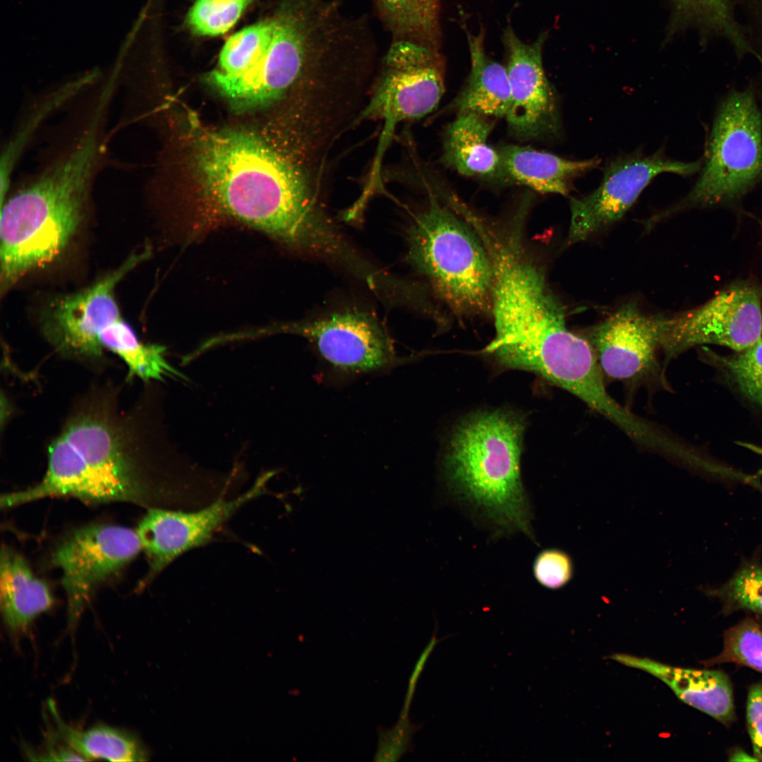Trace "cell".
<instances>
[{
	"mask_svg": "<svg viewBox=\"0 0 762 762\" xmlns=\"http://www.w3.org/2000/svg\"><path fill=\"white\" fill-rule=\"evenodd\" d=\"M143 401L124 406L112 384L81 396L47 449L44 477L3 495L13 508L72 497L89 504L129 502L147 509L198 504L202 485L181 473Z\"/></svg>",
	"mask_w": 762,
	"mask_h": 762,
	"instance_id": "1",
	"label": "cell"
},
{
	"mask_svg": "<svg viewBox=\"0 0 762 762\" xmlns=\"http://www.w3.org/2000/svg\"><path fill=\"white\" fill-rule=\"evenodd\" d=\"M195 141L203 197L214 215L337 267L353 262L357 249L320 200L318 157L296 162L241 131H205Z\"/></svg>",
	"mask_w": 762,
	"mask_h": 762,
	"instance_id": "2",
	"label": "cell"
},
{
	"mask_svg": "<svg viewBox=\"0 0 762 762\" xmlns=\"http://www.w3.org/2000/svg\"><path fill=\"white\" fill-rule=\"evenodd\" d=\"M107 144L94 128L77 131L1 205L2 291L65 249L83 217Z\"/></svg>",
	"mask_w": 762,
	"mask_h": 762,
	"instance_id": "3",
	"label": "cell"
},
{
	"mask_svg": "<svg viewBox=\"0 0 762 762\" xmlns=\"http://www.w3.org/2000/svg\"><path fill=\"white\" fill-rule=\"evenodd\" d=\"M524 423L507 411L466 418L454 430L445 460L452 488L497 528L532 537L520 459Z\"/></svg>",
	"mask_w": 762,
	"mask_h": 762,
	"instance_id": "4",
	"label": "cell"
},
{
	"mask_svg": "<svg viewBox=\"0 0 762 762\" xmlns=\"http://www.w3.org/2000/svg\"><path fill=\"white\" fill-rule=\"evenodd\" d=\"M430 195L406 231V260L456 316L491 314L493 269L470 223Z\"/></svg>",
	"mask_w": 762,
	"mask_h": 762,
	"instance_id": "5",
	"label": "cell"
},
{
	"mask_svg": "<svg viewBox=\"0 0 762 762\" xmlns=\"http://www.w3.org/2000/svg\"><path fill=\"white\" fill-rule=\"evenodd\" d=\"M762 179V119L749 90L731 93L715 119L706 163L690 193L664 212L727 202Z\"/></svg>",
	"mask_w": 762,
	"mask_h": 762,
	"instance_id": "6",
	"label": "cell"
},
{
	"mask_svg": "<svg viewBox=\"0 0 762 762\" xmlns=\"http://www.w3.org/2000/svg\"><path fill=\"white\" fill-rule=\"evenodd\" d=\"M274 329L306 339L324 372L337 380L387 372L409 361L397 353L379 319L358 309L333 312Z\"/></svg>",
	"mask_w": 762,
	"mask_h": 762,
	"instance_id": "7",
	"label": "cell"
},
{
	"mask_svg": "<svg viewBox=\"0 0 762 762\" xmlns=\"http://www.w3.org/2000/svg\"><path fill=\"white\" fill-rule=\"evenodd\" d=\"M444 91L443 63L438 50L407 40L392 41L369 103L358 117L383 121L376 163L380 164L396 125L433 111Z\"/></svg>",
	"mask_w": 762,
	"mask_h": 762,
	"instance_id": "8",
	"label": "cell"
},
{
	"mask_svg": "<svg viewBox=\"0 0 762 762\" xmlns=\"http://www.w3.org/2000/svg\"><path fill=\"white\" fill-rule=\"evenodd\" d=\"M762 339V285L733 283L703 304L665 318L661 349L667 357L701 344L737 351Z\"/></svg>",
	"mask_w": 762,
	"mask_h": 762,
	"instance_id": "9",
	"label": "cell"
},
{
	"mask_svg": "<svg viewBox=\"0 0 762 762\" xmlns=\"http://www.w3.org/2000/svg\"><path fill=\"white\" fill-rule=\"evenodd\" d=\"M142 550L136 530L114 524L83 527L59 545L51 564L61 572L70 627L78 622L96 588Z\"/></svg>",
	"mask_w": 762,
	"mask_h": 762,
	"instance_id": "10",
	"label": "cell"
},
{
	"mask_svg": "<svg viewBox=\"0 0 762 762\" xmlns=\"http://www.w3.org/2000/svg\"><path fill=\"white\" fill-rule=\"evenodd\" d=\"M701 166L698 161L671 159L660 149L651 155L636 152L611 161L596 189L571 199L568 243L586 240L620 219L658 174L669 172L689 176Z\"/></svg>",
	"mask_w": 762,
	"mask_h": 762,
	"instance_id": "11",
	"label": "cell"
},
{
	"mask_svg": "<svg viewBox=\"0 0 762 762\" xmlns=\"http://www.w3.org/2000/svg\"><path fill=\"white\" fill-rule=\"evenodd\" d=\"M147 252L135 253L119 267L91 286L63 297L52 306L44 331L61 356L95 365L102 363V332L122 318L114 297L119 282Z\"/></svg>",
	"mask_w": 762,
	"mask_h": 762,
	"instance_id": "12",
	"label": "cell"
},
{
	"mask_svg": "<svg viewBox=\"0 0 762 762\" xmlns=\"http://www.w3.org/2000/svg\"><path fill=\"white\" fill-rule=\"evenodd\" d=\"M272 475L271 472L259 478L236 497L219 496L196 510L147 509L136 528L149 566L142 583L147 584L183 554L208 543L241 507L264 494Z\"/></svg>",
	"mask_w": 762,
	"mask_h": 762,
	"instance_id": "13",
	"label": "cell"
},
{
	"mask_svg": "<svg viewBox=\"0 0 762 762\" xmlns=\"http://www.w3.org/2000/svg\"><path fill=\"white\" fill-rule=\"evenodd\" d=\"M547 33L532 43L521 40L510 26L502 35L512 104L505 119L510 133L524 140L559 135L561 121L557 97L543 65Z\"/></svg>",
	"mask_w": 762,
	"mask_h": 762,
	"instance_id": "14",
	"label": "cell"
},
{
	"mask_svg": "<svg viewBox=\"0 0 762 762\" xmlns=\"http://www.w3.org/2000/svg\"><path fill=\"white\" fill-rule=\"evenodd\" d=\"M664 318L646 315L630 302L594 327L588 341L603 374L627 381L643 377L654 370Z\"/></svg>",
	"mask_w": 762,
	"mask_h": 762,
	"instance_id": "15",
	"label": "cell"
},
{
	"mask_svg": "<svg viewBox=\"0 0 762 762\" xmlns=\"http://www.w3.org/2000/svg\"><path fill=\"white\" fill-rule=\"evenodd\" d=\"M493 125L483 115L457 113L445 131L443 164L463 176L507 181L498 150L488 143Z\"/></svg>",
	"mask_w": 762,
	"mask_h": 762,
	"instance_id": "16",
	"label": "cell"
},
{
	"mask_svg": "<svg viewBox=\"0 0 762 762\" xmlns=\"http://www.w3.org/2000/svg\"><path fill=\"white\" fill-rule=\"evenodd\" d=\"M508 181L542 193L567 195L573 181L596 168L598 157L572 160L526 146L507 145L498 149Z\"/></svg>",
	"mask_w": 762,
	"mask_h": 762,
	"instance_id": "17",
	"label": "cell"
},
{
	"mask_svg": "<svg viewBox=\"0 0 762 762\" xmlns=\"http://www.w3.org/2000/svg\"><path fill=\"white\" fill-rule=\"evenodd\" d=\"M471 58V70L463 89L451 108L456 113L473 112L484 116L505 118L512 104L506 67L490 59L484 47L483 28L473 35L464 26Z\"/></svg>",
	"mask_w": 762,
	"mask_h": 762,
	"instance_id": "18",
	"label": "cell"
},
{
	"mask_svg": "<svg viewBox=\"0 0 762 762\" xmlns=\"http://www.w3.org/2000/svg\"><path fill=\"white\" fill-rule=\"evenodd\" d=\"M0 603L5 624L16 634L54 604L47 584L34 574L23 555L6 545L0 554Z\"/></svg>",
	"mask_w": 762,
	"mask_h": 762,
	"instance_id": "19",
	"label": "cell"
},
{
	"mask_svg": "<svg viewBox=\"0 0 762 762\" xmlns=\"http://www.w3.org/2000/svg\"><path fill=\"white\" fill-rule=\"evenodd\" d=\"M631 665L645 670L665 682L686 703L722 723L734 718L732 688L728 677L719 670L670 667L634 658Z\"/></svg>",
	"mask_w": 762,
	"mask_h": 762,
	"instance_id": "20",
	"label": "cell"
},
{
	"mask_svg": "<svg viewBox=\"0 0 762 762\" xmlns=\"http://www.w3.org/2000/svg\"><path fill=\"white\" fill-rule=\"evenodd\" d=\"M87 76L47 91L28 109L13 129L2 150L0 166L1 203L6 197L13 171L34 135L45 121L83 93L92 83Z\"/></svg>",
	"mask_w": 762,
	"mask_h": 762,
	"instance_id": "21",
	"label": "cell"
},
{
	"mask_svg": "<svg viewBox=\"0 0 762 762\" xmlns=\"http://www.w3.org/2000/svg\"><path fill=\"white\" fill-rule=\"evenodd\" d=\"M49 711L63 741L85 761H143L147 752L133 735L120 729L98 725L80 730L67 725L61 718L54 702L48 701Z\"/></svg>",
	"mask_w": 762,
	"mask_h": 762,
	"instance_id": "22",
	"label": "cell"
},
{
	"mask_svg": "<svg viewBox=\"0 0 762 762\" xmlns=\"http://www.w3.org/2000/svg\"><path fill=\"white\" fill-rule=\"evenodd\" d=\"M373 3L392 40L438 49L440 0H373Z\"/></svg>",
	"mask_w": 762,
	"mask_h": 762,
	"instance_id": "23",
	"label": "cell"
},
{
	"mask_svg": "<svg viewBox=\"0 0 762 762\" xmlns=\"http://www.w3.org/2000/svg\"><path fill=\"white\" fill-rule=\"evenodd\" d=\"M99 341L104 350L118 356L125 363L129 378L135 377L150 382L163 380L164 375L183 377L165 359L163 346L143 344L122 318L102 332Z\"/></svg>",
	"mask_w": 762,
	"mask_h": 762,
	"instance_id": "24",
	"label": "cell"
},
{
	"mask_svg": "<svg viewBox=\"0 0 762 762\" xmlns=\"http://www.w3.org/2000/svg\"><path fill=\"white\" fill-rule=\"evenodd\" d=\"M681 23L696 28L706 39L724 40L741 55L750 47L734 0H674Z\"/></svg>",
	"mask_w": 762,
	"mask_h": 762,
	"instance_id": "25",
	"label": "cell"
},
{
	"mask_svg": "<svg viewBox=\"0 0 762 762\" xmlns=\"http://www.w3.org/2000/svg\"><path fill=\"white\" fill-rule=\"evenodd\" d=\"M274 29L272 15L231 36L220 52L217 68L207 75L208 82L215 87L250 71L267 51Z\"/></svg>",
	"mask_w": 762,
	"mask_h": 762,
	"instance_id": "26",
	"label": "cell"
},
{
	"mask_svg": "<svg viewBox=\"0 0 762 762\" xmlns=\"http://www.w3.org/2000/svg\"><path fill=\"white\" fill-rule=\"evenodd\" d=\"M253 0H196L187 15L191 31L215 37L228 32Z\"/></svg>",
	"mask_w": 762,
	"mask_h": 762,
	"instance_id": "27",
	"label": "cell"
},
{
	"mask_svg": "<svg viewBox=\"0 0 762 762\" xmlns=\"http://www.w3.org/2000/svg\"><path fill=\"white\" fill-rule=\"evenodd\" d=\"M734 663L762 673V629L753 620H744L725 634L722 653L710 662Z\"/></svg>",
	"mask_w": 762,
	"mask_h": 762,
	"instance_id": "28",
	"label": "cell"
},
{
	"mask_svg": "<svg viewBox=\"0 0 762 762\" xmlns=\"http://www.w3.org/2000/svg\"><path fill=\"white\" fill-rule=\"evenodd\" d=\"M722 361L740 391L762 407V339Z\"/></svg>",
	"mask_w": 762,
	"mask_h": 762,
	"instance_id": "29",
	"label": "cell"
},
{
	"mask_svg": "<svg viewBox=\"0 0 762 762\" xmlns=\"http://www.w3.org/2000/svg\"><path fill=\"white\" fill-rule=\"evenodd\" d=\"M535 580L542 587L559 590L572 579L574 572L571 556L563 550L551 548L539 552L532 565Z\"/></svg>",
	"mask_w": 762,
	"mask_h": 762,
	"instance_id": "30",
	"label": "cell"
},
{
	"mask_svg": "<svg viewBox=\"0 0 762 762\" xmlns=\"http://www.w3.org/2000/svg\"><path fill=\"white\" fill-rule=\"evenodd\" d=\"M419 729V725L412 722L409 715H401L393 727H377V747L373 761H399L408 751L412 750L413 737Z\"/></svg>",
	"mask_w": 762,
	"mask_h": 762,
	"instance_id": "31",
	"label": "cell"
},
{
	"mask_svg": "<svg viewBox=\"0 0 762 762\" xmlns=\"http://www.w3.org/2000/svg\"><path fill=\"white\" fill-rule=\"evenodd\" d=\"M727 595L739 607L762 614V567L747 566L730 580Z\"/></svg>",
	"mask_w": 762,
	"mask_h": 762,
	"instance_id": "32",
	"label": "cell"
},
{
	"mask_svg": "<svg viewBox=\"0 0 762 762\" xmlns=\"http://www.w3.org/2000/svg\"><path fill=\"white\" fill-rule=\"evenodd\" d=\"M746 722L754 756L762 761V682L753 684L749 689Z\"/></svg>",
	"mask_w": 762,
	"mask_h": 762,
	"instance_id": "33",
	"label": "cell"
},
{
	"mask_svg": "<svg viewBox=\"0 0 762 762\" xmlns=\"http://www.w3.org/2000/svg\"><path fill=\"white\" fill-rule=\"evenodd\" d=\"M440 641V640L437 639L436 636V632H434L428 645L424 648L423 651L418 659L412 671V673L410 676L403 707L401 710V715H409V708L413 701L416 684L418 682L419 677L425 667L428 658H429L432 651Z\"/></svg>",
	"mask_w": 762,
	"mask_h": 762,
	"instance_id": "34",
	"label": "cell"
},
{
	"mask_svg": "<svg viewBox=\"0 0 762 762\" xmlns=\"http://www.w3.org/2000/svg\"><path fill=\"white\" fill-rule=\"evenodd\" d=\"M729 760L730 761H758L756 757H754V756L751 757L750 755H749L748 754H746V752H744L742 750H737V751H734L732 754V755L730 756V758H729Z\"/></svg>",
	"mask_w": 762,
	"mask_h": 762,
	"instance_id": "35",
	"label": "cell"
},
{
	"mask_svg": "<svg viewBox=\"0 0 762 762\" xmlns=\"http://www.w3.org/2000/svg\"><path fill=\"white\" fill-rule=\"evenodd\" d=\"M758 59L762 62V52L760 53Z\"/></svg>",
	"mask_w": 762,
	"mask_h": 762,
	"instance_id": "36",
	"label": "cell"
}]
</instances>
